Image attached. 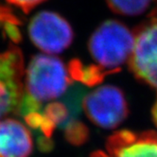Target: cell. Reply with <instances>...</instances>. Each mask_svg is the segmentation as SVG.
Returning <instances> with one entry per match:
<instances>
[{
  "mask_svg": "<svg viewBox=\"0 0 157 157\" xmlns=\"http://www.w3.org/2000/svg\"><path fill=\"white\" fill-rule=\"evenodd\" d=\"M72 82L61 59L43 54L34 56L28 65L23 94L16 112L22 117L39 112L43 103L63 98Z\"/></svg>",
  "mask_w": 157,
  "mask_h": 157,
  "instance_id": "obj_1",
  "label": "cell"
},
{
  "mask_svg": "<svg viewBox=\"0 0 157 157\" xmlns=\"http://www.w3.org/2000/svg\"><path fill=\"white\" fill-rule=\"evenodd\" d=\"M134 46V34L121 22L106 20L88 41V50L97 66L107 74L117 72L129 62Z\"/></svg>",
  "mask_w": 157,
  "mask_h": 157,
  "instance_id": "obj_2",
  "label": "cell"
},
{
  "mask_svg": "<svg viewBox=\"0 0 157 157\" xmlns=\"http://www.w3.org/2000/svg\"><path fill=\"white\" fill-rule=\"evenodd\" d=\"M82 108L94 124L104 129L117 128L129 114L124 93L114 85L96 88L83 98Z\"/></svg>",
  "mask_w": 157,
  "mask_h": 157,
  "instance_id": "obj_3",
  "label": "cell"
},
{
  "mask_svg": "<svg viewBox=\"0 0 157 157\" xmlns=\"http://www.w3.org/2000/svg\"><path fill=\"white\" fill-rule=\"evenodd\" d=\"M29 35L33 44L42 51L58 54L69 48L74 39V31L62 15L44 10L30 20Z\"/></svg>",
  "mask_w": 157,
  "mask_h": 157,
  "instance_id": "obj_4",
  "label": "cell"
},
{
  "mask_svg": "<svg viewBox=\"0 0 157 157\" xmlns=\"http://www.w3.org/2000/svg\"><path fill=\"white\" fill-rule=\"evenodd\" d=\"M133 34L130 70L140 82L157 90V16L140 25Z\"/></svg>",
  "mask_w": 157,
  "mask_h": 157,
  "instance_id": "obj_5",
  "label": "cell"
},
{
  "mask_svg": "<svg viewBox=\"0 0 157 157\" xmlns=\"http://www.w3.org/2000/svg\"><path fill=\"white\" fill-rule=\"evenodd\" d=\"M24 59L21 50L12 47L0 53V118L16 112L23 94Z\"/></svg>",
  "mask_w": 157,
  "mask_h": 157,
  "instance_id": "obj_6",
  "label": "cell"
},
{
  "mask_svg": "<svg viewBox=\"0 0 157 157\" xmlns=\"http://www.w3.org/2000/svg\"><path fill=\"white\" fill-rule=\"evenodd\" d=\"M91 157H157V132L118 131L108 137L105 152L98 151Z\"/></svg>",
  "mask_w": 157,
  "mask_h": 157,
  "instance_id": "obj_7",
  "label": "cell"
},
{
  "mask_svg": "<svg viewBox=\"0 0 157 157\" xmlns=\"http://www.w3.org/2000/svg\"><path fill=\"white\" fill-rule=\"evenodd\" d=\"M33 150L30 132L13 118L0 120V157H29Z\"/></svg>",
  "mask_w": 157,
  "mask_h": 157,
  "instance_id": "obj_8",
  "label": "cell"
},
{
  "mask_svg": "<svg viewBox=\"0 0 157 157\" xmlns=\"http://www.w3.org/2000/svg\"><path fill=\"white\" fill-rule=\"evenodd\" d=\"M68 71L72 81H78L89 86L101 82L103 78L108 75L96 64L83 65L78 60L70 62Z\"/></svg>",
  "mask_w": 157,
  "mask_h": 157,
  "instance_id": "obj_9",
  "label": "cell"
},
{
  "mask_svg": "<svg viewBox=\"0 0 157 157\" xmlns=\"http://www.w3.org/2000/svg\"><path fill=\"white\" fill-rule=\"evenodd\" d=\"M108 7L120 15L133 16L143 13L152 0H106Z\"/></svg>",
  "mask_w": 157,
  "mask_h": 157,
  "instance_id": "obj_10",
  "label": "cell"
},
{
  "mask_svg": "<svg viewBox=\"0 0 157 157\" xmlns=\"http://www.w3.org/2000/svg\"><path fill=\"white\" fill-rule=\"evenodd\" d=\"M0 29L13 42L18 43L22 39L19 19L13 13L12 10L0 4Z\"/></svg>",
  "mask_w": 157,
  "mask_h": 157,
  "instance_id": "obj_11",
  "label": "cell"
},
{
  "mask_svg": "<svg viewBox=\"0 0 157 157\" xmlns=\"http://www.w3.org/2000/svg\"><path fill=\"white\" fill-rule=\"evenodd\" d=\"M65 139L75 146H80L86 142L88 139V128L83 122L77 120L63 129Z\"/></svg>",
  "mask_w": 157,
  "mask_h": 157,
  "instance_id": "obj_12",
  "label": "cell"
},
{
  "mask_svg": "<svg viewBox=\"0 0 157 157\" xmlns=\"http://www.w3.org/2000/svg\"><path fill=\"white\" fill-rule=\"evenodd\" d=\"M6 1L9 4L13 5L16 8L20 9L25 13H29L30 10L35 9L37 6L44 2L46 0H6Z\"/></svg>",
  "mask_w": 157,
  "mask_h": 157,
  "instance_id": "obj_13",
  "label": "cell"
},
{
  "mask_svg": "<svg viewBox=\"0 0 157 157\" xmlns=\"http://www.w3.org/2000/svg\"><path fill=\"white\" fill-rule=\"evenodd\" d=\"M151 116H152V120L154 122V124L157 127V98H156V101L151 110Z\"/></svg>",
  "mask_w": 157,
  "mask_h": 157,
  "instance_id": "obj_14",
  "label": "cell"
}]
</instances>
